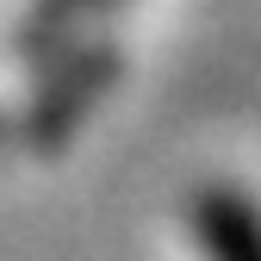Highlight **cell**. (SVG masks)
Here are the masks:
<instances>
[{
    "mask_svg": "<svg viewBox=\"0 0 261 261\" xmlns=\"http://www.w3.org/2000/svg\"><path fill=\"white\" fill-rule=\"evenodd\" d=\"M87 7H100V0H44V25H69V19L87 13Z\"/></svg>",
    "mask_w": 261,
    "mask_h": 261,
    "instance_id": "2",
    "label": "cell"
},
{
    "mask_svg": "<svg viewBox=\"0 0 261 261\" xmlns=\"http://www.w3.org/2000/svg\"><path fill=\"white\" fill-rule=\"evenodd\" d=\"M193 237L205 261H261V212L230 187H205L193 199Z\"/></svg>",
    "mask_w": 261,
    "mask_h": 261,
    "instance_id": "1",
    "label": "cell"
}]
</instances>
